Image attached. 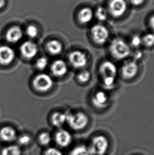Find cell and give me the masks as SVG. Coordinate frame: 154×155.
<instances>
[{
	"mask_svg": "<svg viewBox=\"0 0 154 155\" xmlns=\"http://www.w3.org/2000/svg\"><path fill=\"white\" fill-rule=\"evenodd\" d=\"M99 71L104 88L108 90L114 88L118 72L115 63L109 60L103 61L99 66Z\"/></svg>",
	"mask_w": 154,
	"mask_h": 155,
	"instance_id": "obj_1",
	"label": "cell"
},
{
	"mask_svg": "<svg viewBox=\"0 0 154 155\" xmlns=\"http://www.w3.org/2000/svg\"><path fill=\"white\" fill-rule=\"evenodd\" d=\"M109 52L114 58L117 61H123L130 56L131 48L128 42L123 38H117L111 40L108 46Z\"/></svg>",
	"mask_w": 154,
	"mask_h": 155,
	"instance_id": "obj_2",
	"label": "cell"
},
{
	"mask_svg": "<svg viewBox=\"0 0 154 155\" xmlns=\"http://www.w3.org/2000/svg\"><path fill=\"white\" fill-rule=\"evenodd\" d=\"M87 147L91 155H106L110 150L111 141L106 135L97 134L92 138Z\"/></svg>",
	"mask_w": 154,
	"mask_h": 155,
	"instance_id": "obj_3",
	"label": "cell"
},
{
	"mask_svg": "<svg viewBox=\"0 0 154 155\" xmlns=\"http://www.w3.org/2000/svg\"><path fill=\"white\" fill-rule=\"evenodd\" d=\"M89 122V119L88 115L82 112L67 114V124L72 130H83L87 127Z\"/></svg>",
	"mask_w": 154,
	"mask_h": 155,
	"instance_id": "obj_4",
	"label": "cell"
},
{
	"mask_svg": "<svg viewBox=\"0 0 154 155\" xmlns=\"http://www.w3.org/2000/svg\"><path fill=\"white\" fill-rule=\"evenodd\" d=\"M91 36L92 40L96 44L103 45L108 42L110 37L108 29L101 24L94 25L91 29Z\"/></svg>",
	"mask_w": 154,
	"mask_h": 155,
	"instance_id": "obj_5",
	"label": "cell"
},
{
	"mask_svg": "<svg viewBox=\"0 0 154 155\" xmlns=\"http://www.w3.org/2000/svg\"><path fill=\"white\" fill-rule=\"evenodd\" d=\"M139 69L138 62L133 59L131 60H127L123 63L121 67V75L124 79L131 80L135 78L137 75Z\"/></svg>",
	"mask_w": 154,
	"mask_h": 155,
	"instance_id": "obj_6",
	"label": "cell"
},
{
	"mask_svg": "<svg viewBox=\"0 0 154 155\" xmlns=\"http://www.w3.org/2000/svg\"><path fill=\"white\" fill-rule=\"evenodd\" d=\"M53 82L48 74H40L36 76L33 81L34 87L40 92H46L52 87Z\"/></svg>",
	"mask_w": 154,
	"mask_h": 155,
	"instance_id": "obj_7",
	"label": "cell"
},
{
	"mask_svg": "<svg viewBox=\"0 0 154 155\" xmlns=\"http://www.w3.org/2000/svg\"><path fill=\"white\" fill-rule=\"evenodd\" d=\"M127 10L126 0H111L108 4V12L115 18H119L125 14Z\"/></svg>",
	"mask_w": 154,
	"mask_h": 155,
	"instance_id": "obj_8",
	"label": "cell"
},
{
	"mask_svg": "<svg viewBox=\"0 0 154 155\" xmlns=\"http://www.w3.org/2000/svg\"><path fill=\"white\" fill-rule=\"evenodd\" d=\"M69 62L74 68H82L87 65V55L81 51H73L69 55Z\"/></svg>",
	"mask_w": 154,
	"mask_h": 155,
	"instance_id": "obj_9",
	"label": "cell"
},
{
	"mask_svg": "<svg viewBox=\"0 0 154 155\" xmlns=\"http://www.w3.org/2000/svg\"><path fill=\"white\" fill-rule=\"evenodd\" d=\"M55 142L59 147L66 148L71 144L72 141V136L67 130L60 129L58 130L54 137Z\"/></svg>",
	"mask_w": 154,
	"mask_h": 155,
	"instance_id": "obj_10",
	"label": "cell"
},
{
	"mask_svg": "<svg viewBox=\"0 0 154 155\" xmlns=\"http://www.w3.org/2000/svg\"><path fill=\"white\" fill-rule=\"evenodd\" d=\"M21 54L25 58L30 59L34 58L38 54V47L34 42L27 41L21 45Z\"/></svg>",
	"mask_w": 154,
	"mask_h": 155,
	"instance_id": "obj_11",
	"label": "cell"
},
{
	"mask_svg": "<svg viewBox=\"0 0 154 155\" xmlns=\"http://www.w3.org/2000/svg\"><path fill=\"white\" fill-rule=\"evenodd\" d=\"M109 97L104 91H98L93 95L92 102L95 107L98 109H102L108 104Z\"/></svg>",
	"mask_w": 154,
	"mask_h": 155,
	"instance_id": "obj_12",
	"label": "cell"
},
{
	"mask_svg": "<svg viewBox=\"0 0 154 155\" xmlns=\"http://www.w3.org/2000/svg\"><path fill=\"white\" fill-rule=\"evenodd\" d=\"M15 58L14 51L10 47L2 46L0 47V64L9 65Z\"/></svg>",
	"mask_w": 154,
	"mask_h": 155,
	"instance_id": "obj_13",
	"label": "cell"
},
{
	"mask_svg": "<svg viewBox=\"0 0 154 155\" xmlns=\"http://www.w3.org/2000/svg\"><path fill=\"white\" fill-rule=\"evenodd\" d=\"M17 132L14 128L6 126L0 130V139L5 143H12L17 140Z\"/></svg>",
	"mask_w": 154,
	"mask_h": 155,
	"instance_id": "obj_14",
	"label": "cell"
},
{
	"mask_svg": "<svg viewBox=\"0 0 154 155\" xmlns=\"http://www.w3.org/2000/svg\"><path fill=\"white\" fill-rule=\"evenodd\" d=\"M51 71L54 76L56 77H61L67 73L68 67L65 61L58 59L52 63Z\"/></svg>",
	"mask_w": 154,
	"mask_h": 155,
	"instance_id": "obj_15",
	"label": "cell"
},
{
	"mask_svg": "<svg viewBox=\"0 0 154 155\" xmlns=\"http://www.w3.org/2000/svg\"><path fill=\"white\" fill-rule=\"evenodd\" d=\"M23 37V32L20 28L14 26L11 28L6 32V40L11 43H16Z\"/></svg>",
	"mask_w": 154,
	"mask_h": 155,
	"instance_id": "obj_16",
	"label": "cell"
},
{
	"mask_svg": "<svg viewBox=\"0 0 154 155\" xmlns=\"http://www.w3.org/2000/svg\"><path fill=\"white\" fill-rule=\"evenodd\" d=\"M94 18V13L91 9L85 8L80 10L78 15V18L81 23L83 24L89 23Z\"/></svg>",
	"mask_w": 154,
	"mask_h": 155,
	"instance_id": "obj_17",
	"label": "cell"
},
{
	"mask_svg": "<svg viewBox=\"0 0 154 155\" xmlns=\"http://www.w3.org/2000/svg\"><path fill=\"white\" fill-rule=\"evenodd\" d=\"M67 114L60 112H56L52 115L51 117L52 124L54 127L60 128L67 122Z\"/></svg>",
	"mask_w": 154,
	"mask_h": 155,
	"instance_id": "obj_18",
	"label": "cell"
},
{
	"mask_svg": "<svg viewBox=\"0 0 154 155\" xmlns=\"http://www.w3.org/2000/svg\"><path fill=\"white\" fill-rule=\"evenodd\" d=\"M47 48L51 54L56 55L63 51V45L58 40H52L47 44Z\"/></svg>",
	"mask_w": 154,
	"mask_h": 155,
	"instance_id": "obj_19",
	"label": "cell"
},
{
	"mask_svg": "<svg viewBox=\"0 0 154 155\" xmlns=\"http://www.w3.org/2000/svg\"><path fill=\"white\" fill-rule=\"evenodd\" d=\"M22 151L19 145H9L4 147L0 152V155H21Z\"/></svg>",
	"mask_w": 154,
	"mask_h": 155,
	"instance_id": "obj_20",
	"label": "cell"
},
{
	"mask_svg": "<svg viewBox=\"0 0 154 155\" xmlns=\"http://www.w3.org/2000/svg\"><path fill=\"white\" fill-rule=\"evenodd\" d=\"M142 44L147 48H151L154 46V33L149 32L142 37Z\"/></svg>",
	"mask_w": 154,
	"mask_h": 155,
	"instance_id": "obj_21",
	"label": "cell"
},
{
	"mask_svg": "<svg viewBox=\"0 0 154 155\" xmlns=\"http://www.w3.org/2000/svg\"><path fill=\"white\" fill-rule=\"evenodd\" d=\"M70 155H91L87 146L79 145L71 150Z\"/></svg>",
	"mask_w": 154,
	"mask_h": 155,
	"instance_id": "obj_22",
	"label": "cell"
},
{
	"mask_svg": "<svg viewBox=\"0 0 154 155\" xmlns=\"http://www.w3.org/2000/svg\"><path fill=\"white\" fill-rule=\"evenodd\" d=\"M38 140L40 145L43 146H47L51 142V137L48 132H43L40 134Z\"/></svg>",
	"mask_w": 154,
	"mask_h": 155,
	"instance_id": "obj_23",
	"label": "cell"
},
{
	"mask_svg": "<svg viewBox=\"0 0 154 155\" xmlns=\"http://www.w3.org/2000/svg\"><path fill=\"white\" fill-rule=\"evenodd\" d=\"M95 15L99 21L104 22L108 18V12L104 7L99 6L96 10Z\"/></svg>",
	"mask_w": 154,
	"mask_h": 155,
	"instance_id": "obj_24",
	"label": "cell"
},
{
	"mask_svg": "<svg viewBox=\"0 0 154 155\" xmlns=\"http://www.w3.org/2000/svg\"><path fill=\"white\" fill-rule=\"evenodd\" d=\"M129 44L131 47V48H134L138 49L140 47L142 46L143 45L142 37L137 35H134L131 37L130 44Z\"/></svg>",
	"mask_w": 154,
	"mask_h": 155,
	"instance_id": "obj_25",
	"label": "cell"
},
{
	"mask_svg": "<svg viewBox=\"0 0 154 155\" xmlns=\"http://www.w3.org/2000/svg\"><path fill=\"white\" fill-rule=\"evenodd\" d=\"M18 139V142L19 146L20 147H26L31 143V138L27 134H23L19 137Z\"/></svg>",
	"mask_w": 154,
	"mask_h": 155,
	"instance_id": "obj_26",
	"label": "cell"
},
{
	"mask_svg": "<svg viewBox=\"0 0 154 155\" xmlns=\"http://www.w3.org/2000/svg\"><path fill=\"white\" fill-rule=\"evenodd\" d=\"M91 78V73L88 71H81L78 76V78L81 83H87Z\"/></svg>",
	"mask_w": 154,
	"mask_h": 155,
	"instance_id": "obj_27",
	"label": "cell"
},
{
	"mask_svg": "<svg viewBox=\"0 0 154 155\" xmlns=\"http://www.w3.org/2000/svg\"><path fill=\"white\" fill-rule=\"evenodd\" d=\"M48 64V59L46 57H41L38 59L36 61V67L39 70H43L45 69Z\"/></svg>",
	"mask_w": 154,
	"mask_h": 155,
	"instance_id": "obj_28",
	"label": "cell"
},
{
	"mask_svg": "<svg viewBox=\"0 0 154 155\" xmlns=\"http://www.w3.org/2000/svg\"><path fill=\"white\" fill-rule=\"evenodd\" d=\"M26 32L27 36H29L30 38H35L38 35V29L34 25H30L28 26Z\"/></svg>",
	"mask_w": 154,
	"mask_h": 155,
	"instance_id": "obj_29",
	"label": "cell"
},
{
	"mask_svg": "<svg viewBox=\"0 0 154 155\" xmlns=\"http://www.w3.org/2000/svg\"><path fill=\"white\" fill-rule=\"evenodd\" d=\"M44 155H63V153L61 151L56 148L50 147L46 150Z\"/></svg>",
	"mask_w": 154,
	"mask_h": 155,
	"instance_id": "obj_30",
	"label": "cell"
},
{
	"mask_svg": "<svg viewBox=\"0 0 154 155\" xmlns=\"http://www.w3.org/2000/svg\"><path fill=\"white\" fill-rule=\"evenodd\" d=\"M131 55L133 56V60L138 62V61H140L143 58L144 54H143V52H142V51H140L138 49L135 52L131 53Z\"/></svg>",
	"mask_w": 154,
	"mask_h": 155,
	"instance_id": "obj_31",
	"label": "cell"
},
{
	"mask_svg": "<svg viewBox=\"0 0 154 155\" xmlns=\"http://www.w3.org/2000/svg\"><path fill=\"white\" fill-rule=\"evenodd\" d=\"M144 1L145 0H129V2L134 6H139L140 5H142Z\"/></svg>",
	"mask_w": 154,
	"mask_h": 155,
	"instance_id": "obj_32",
	"label": "cell"
},
{
	"mask_svg": "<svg viewBox=\"0 0 154 155\" xmlns=\"http://www.w3.org/2000/svg\"><path fill=\"white\" fill-rule=\"evenodd\" d=\"M149 23L150 28H152L154 33V15H152V16L150 17Z\"/></svg>",
	"mask_w": 154,
	"mask_h": 155,
	"instance_id": "obj_33",
	"label": "cell"
},
{
	"mask_svg": "<svg viewBox=\"0 0 154 155\" xmlns=\"http://www.w3.org/2000/svg\"><path fill=\"white\" fill-rule=\"evenodd\" d=\"M5 4V0H0V9L4 7Z\"/></svg>",
	"mask_w": 154,
	"mask_h": 155,
	"instance_id": "obj_34",
	"label": "cell"
}]
</instances>
